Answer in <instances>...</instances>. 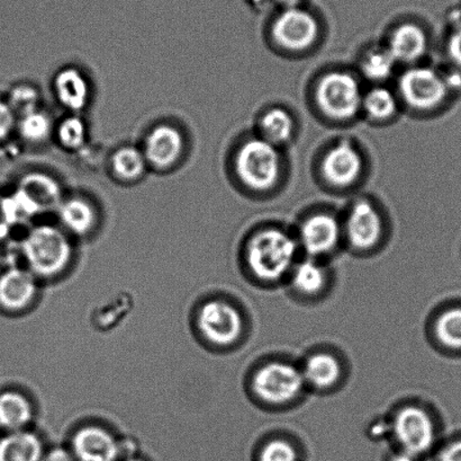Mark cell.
Listing matches in <instances>:
<instances>
[{
    "label": "cell",
    "instance_id": "obj_1",
    "mask_svg": "<svg viewBox=\"0 0 461 461\" xmlns=\"http://www.w3.org/2000/svg\"><path fill=\"white\" fill-rule=\"evenodd\" d=\"M233 170L244 188L255 192L269 191L282 178L283 156L278 147L256 134L239 144Z\"/></svg>",
    "mask_w": 461,
    "mask_h": 461
},
{
    "label": "cell",
    "instance_id": "obj_2",
    "mask_svg": "<svg viewBox=\"0 0 461 461\" xmlns=\"http://www.w3.org/2000/svg\"><path fill=\"white\" fill-rule=\"evenodd\" d=\"M297 242L278 228H267L257 233L247 246V262L255 277L274 282L293 269Z\"/></svg>",
    "mask_w": 461,
    "mask_h": 461
},
{
    "label": "cell",
    "instance_id": "obj_3",
    "mask_svg": "<svg viewBox=\"0 0 461 461\" xmlns=\"http://www.w3.org/2000/svg\"><path fill=\"white\" fill-rule=\"evenodd\" d=\"M22 252L35 274L53 277L70 263L72 244L60 226L38 224L23 239Z\"/></svg>",
    "mask_w": 461,
    "mask_h": 461
},
{
    "label": "cell",
    "instance_id": "obj_4",
    "mask_svg": "<svg viewBox=\"0 0 461 461\" xmlns=\"http://www.w3.org/2000/svg\"><path fill=\"white\" fill-rule=\"evenodd\" d=\"M364 93L359 80L351 72L329 71L316 84V106L330 120L350 121L361 113Z\"/></svg>",
    "mask_w": 461,
    "mask_h": 461
},
{
    "label": "cell",
    "instance_id": "obj_5",
    "mask_svg": "<svg viewBox=\"0 0 461 461\" xmlns=\"http://www.w3.org/2000/svg\"><path fill=\"white\" fill-rule=\"evenodd\" d=\"M397 97L418 112L435 110L450 94L444 74L427 66H411L400 76Z\"/></svg>",
    "mask_w": 461,
    "mask_h": 461
},
{
    "label": "cell",
    "instance_id": "obj_6",
    "mask_svg": "<svg viewBox=\"0 0 461 461\" xmlns=\"http://www.w3.org/2000/svg\"><path fill=\"white\" fill-rule=\"evenodd\" d=\"M149 169L169 173L182 164L187 152V138L178 125L160 122L144 135L141 146Z\"/></svg>",
    "mask_w": 461,
    "mask_h": 461
},
{
    "label": "cell",
    "instance_id": "obj_7",
    "mask_svg": "<svg viewBox=\"0 0 461 461\" xmlns=\"http://www.w3.org/2000/svg\"><path fill=\"white\" fill-rule=\"evenodd\" d=\"M306 385L302 370L293 364L273 363L258 370L253 377L255 394L265 403L287 404L302 394Z\"/></svg>",
    "mask_w": 461,
    "mask_h": 461
},
{
    "label": "cell",
    "instance_id": "obj_8",
    "mask_svg": "<svg viewBox=\"0 0 461 461\" xmlns=\"http://www.w3.org/2000/svg\"><path fill=\"white\" fill-rule=\"evenodd\" d=\"M404 453L421 458L436 444V428L430 415L417 406H408L396 414L391 428Z\"/></svg>",
    "mask_w": 461,
    "mask_h": 461
},
{
    "label": "cell",
    "instance_id": "obj_9",
    "mask_svg": "<svg viewBox=\"0 0 461 461\" xmlns=\"http://www.w3.org/2000/svg\"><path fill=\"white\" fill-rule=\"evenodd\" d=\"M318 21L300 7L283 9L271 26V38L278 47L291 53H303L318 41Z\"/></svg>",
    "mask_w": 461,
    "mask_h": 461
},
{
    "label": "cell",
    "instance_id": "obj_10",
    "mask_svg": "<svg viewBox=\"0 0 461 461\" xmlns=\"http://www.w3.org/2000/svg\"><path fill=\"white\" fill-rule=\"evenodd\" d=\"M343 237L356 251L373 250L381 242L384 224L381 214L372 202L356 201L342 221Z\"/></svg>",
    "mask_w": 461,
    "mask_h": 461
},
{
    "label": "cell",
    "instance_id": "obj_11",
    "mask_svg": "<svg viewBox=\"0 0 461 461\" xmlns=\"http://www.w3.org/2000/svg\"><path fill=\"white\" fill-rule=\"evenodd\" d=\"M320 171L330 187L338 189H349L358 182L363 174V156L354 144L341 140L324 153Z\"/></svg>",
    "mask_w": 461,
    "mask_h": 461
},
{
    "label": "cell",
    "instance_id": "obj_12",
    "mask_svg": "<svg viewBox=\"0 0 461 461\" xmlns=\"http://www.w3.org/2000/svg\"><path fill=\"white\" fill-rule=\"evenodd\" d=\"M342 238V223L331 212L319 211L306 217L298 232V243L311 257L330 254Z\"/></svg>",
    "mask_w": 461,
    "mask_h": 461
},
{
    "label": "cell",
    "instance_id": "obj_13",
    "mask_svg": "<svg viewBox=\"0 0 461 461\" xmlns=\"http://www.w3.org/2000/svg\"><path fill=\"white\" fill-rule=\"evenodd\" d=\"M198 327L207 340L218 346L237 342L243 331V320L237 309L224 301H210L198 316Z\"/></svg>",
    "mask_w": 461,
    "mask_h": 461
},
{
    "label": "cell",
    "instance_id": "obj_14",
    "mask_svg": "<svg viewBox=\"0 0 461 461\" xmlns=\"http://www.w3.org/2000/svg\"><path fill=\"white\" fill-rule=\"evenodd\" d=\"M52 93L59 106L67 113L83 115L92 99V86L79 68L67 66L53 76Z\"/></svg>",
    "mask_w": 461,
    "mask_h": 461
},
{
    "label": "cell",
    "instance_id": "obj_15",
    "mask_svg": "<svg viewBox=\"0 0 461 461\" xmlns=\"http://www.w3.org/2000/svg\"><path fill=\"white\" fill-rule=\"evenodd\" d=\"M59 226L67 234L87 236L99 224L97 203L81 193L66 194L56 209Z\"/></svg>",
    "mask_w": 461,
    "mask_h": 461
},
{
    "label": "cell",
    "instance_id": "obj_16",
    "mask_svg": "<svg viewBox=\"0 0 461 461\" xmlns=\"http://www.w3.org/2000/svg\"><path fill=\"white\" fill-rule=\"evenodd\" d=\"M15 189L29 198L42 215L50 210L56 211L66 196L60 180L45 171H27L18 180Z\"/></svg>",
    "mask_w": 461,
    "mask_h": 461
},
{
    "label": "cell",
    "instance_id": "obj_17",
    "mask_svg": "<svg viewBox=\"0 0 461 461\" xmlns=\"http://www.w3.org/2000/svg\"><path fill=\"white\" fill-rule=\"evenodd\" d=\"M397 65L414 66L426 56L428 36L421 26L403 23L392 31L385 44Z\"/></svg>",
    "mask_w": 461,
    "mask_h": 461
},
{
    "label": "cell",
    "instance_id": "obj_18",
    "mask_svg": "<svg viewBox=\"0 0 461 461\" xmlns=\"http://www.w3.org/2000/svg\"><path fill=\"white\" fill-rule=\"evenodd\" d=\"M72 445L80 461H115L119 456L115 438L98 427L81 429L77 432Z\"/></svg>",
    "mask_w": 461,
    "mask_h": 461
},
{
    "label": "cell",
    "instance_id": "obj_19",
    "mask_svg": "<svg viewBox=\"0 0 461 461\" xmlns=\"http://www.w3.org/2000/svg\"><path fill=\"white\" fill-rule=\"evenodd\" d=\"M108 171L121 184L133 185L146 178L149 169L141 147L135 144H122L108 157Z\"/></svg>",
    "mask_w": 461,
    "mask_h": 461
},
{
    "label": "cell",
    "instance_id": "obj_20",
    "mask_svg": "<svg viewBox=\"0 0 461 461\" xmlns=\"http://www.w3.org/2000/svg\"><path fill=\"white\" fill-rule=\"evenodd\" d=\"M38 291L33 274L22 269H9L0 275V304L5 309H25Z\"/></svg>",
    "mask_w": 461,
    "mask_h": 461
},
{
    "label": "cell",
    "instance_id": "obj_21",
    "mask_svg": "<svg viewBox=\"0 0 461 461\" xmlns=\"http://www.w3.org/2000/svg\"><path fill=\"white\" fill-rule=\"evenodd\" d=\"M295 129V120L284 107L268 108L258 120V135L278 148L291 142Z\"/></svg>",
    "mask_w": 461,
    "mask_h": 461
},
{
    "label": "cell",
    "instance_id": "obj_22",
    "mask_svg": "<svg viewBox=\"0 0 461 461\" xmlns=\"http://www.w3.org/2000/svg\"><path fill=\"white\" fill-rule=\"evenodd\" d=\"M56 120L44 108L17 117L16 134L23 143L32 147L53 142Z\"/></svg>",
    "mask_w": 461,
    "mask_h": 461
},
{
    "label": "cell",
    "instance_id": "obj_23",
    "mask_svg": "<svg viewBox=\"0 0 461 461\" xmlns=\"http://www.w3.org/2000/svg\"><path fill=\"white\" fill-rule=\"evenodd\" d=\"M53 142L63 152L80 153L89 143V126L83 115H67L56 121Z\"/></svg>",
    "mask_w": 461,
    "mask_h": 461
},
{
    "label": "cell",
    "instance_id": "obj_24",
    "mask_svg": "<svg viewBox=\"0 0 461 461\" xmlns=\"http://www.w3.org/2000/svg\"><path fill=\"white\" fill-rule=\"evenodd\" d=\"M43 447L32 432L13 431L0 440V461H41Z\"/></svg>",
    "mask_w": 461,
    "mask_h": 461
},
{
    "label": "cell",
    "instance_id": "obj_25",
    "mask_svg": "<svg viewBox=\"0 0 461 461\" xmlns=\"http://www.w3.org/2000/svg\"><path fill=\"white\" fill-rule=\"evenodd\" d=\"M302 373L305 383L318 390H329L340 381L342 369L340 363L333 355L316 354L306 361Z\"/></svg>",
    "mask_w": 461,
    "mask_h": 461
},
{
    "label": "cell",
    "instance_id": "obj_26",
    "mask_svg": "<svg viewBox=\"0 0 461 461\" xmlns=\"http://www.w3.org/2000/svg\"><path fill=\"white\" fill-rule=\"evenodd\" d=\"M399 111V97L385 86L376 85L364 93L361 113L370 120L384 122L392 119Z\"/></svg>",
    "mask_w": 461,
    "mask_h": 461
},
{
    "label": "cell",
    "instance_id": "obj_27",
    "mask_svg": "<svg viewBox=\"0 0 461 461\" xmlns=\"http://www.w3.org/2000/svg\"><path fill=\"white\" fill-rule=\"evenodd\" d=\"M397 66L386 45H375L366 50L360 58L361 75L373 83H383L394 74Z\"/></svg>",
    "mask_w": 461,
    "mask_h": 461
},
{
    "label": "cell",
    "instance_id": "obj_28",
    "mask_svg": "<svg viewBox=\"0 0 461 461\" xmlns=\"http://www.w3.org/2000/svg\"><path fill=\"white\" fill-rule=\"evenodd\" d=\"M33 415L30 401L18 392H7L0 395V426L12 431H20L30 423Z\"/></svg>",
    "mask_w": 461,
    "mask_h": 461
},
{
    "label": "cell",
    "instance_id": "obj_29",
    "mask_svg": "<svg viewBox=\"0 0 461 461\" xmlns=\"http://www.w3.org/2000/svg\"><path fill=\"white\" fill-rule=\"evenodd\" d=\"M292 283L301 295L316 296L323 291L327 284V273L315 261H303L294 268Z\"/></svg>",
    "mask_w": 461,
    "mask_h": 461
},
{
    "label": "cell",
    "instance_id": "obj_30",
    "mask_svg": "<svg viewBox=\"0 0 461 461\" xmlns=\"http://www.w3.org/2000/svg\"><path fill=\"white\" fill-rule=\"evenodd\" d=\"M6 102L17 117L42 108L43 97L38 86L32 83L16 84L9 90Z\"/></svg>",
    "mask_w": 461,
    "mask_h": 461
},
{
    "label": "cell",
    "instance_id": "obj_31",
    "mask_svg": "<svg viewBox=\"0 0 461 461\" xmlns=\"http://www.w3.org/2000/svg\"><path fill=\"white\" fill-rule=\"evenodd\" d=\"M438 341L451 350H461V309L446 310L437 319Z\"/></svg>",
    "mask_w": 461,
    "mask_h": 461
},
{
    "label": "cell",
    "instance_id": "obj_32",
    "mask_svg": "<svg viewBox=\"0 0 461 461\" xmlns=\"http://www.w3.org/2000/svg\"><path fill=\"white\" fill-rule=\"evenodd\" d=\"M259 461H298L295 448L288 441L273 440L262 448Z\"/></svg>",
    "mask_w": 461,
    "mask_h": 461
},
{
    "label": "cell",
    "instance_id": "obj_33",
    "mask_svg": "<svg viewBox=\"0 0 461 461\" xmlns=\"http://www.w3.org/2000/svg\"><path fill=\"white\" fill-rule=\"evenodd\" d=\"M20 225L9 194H0V241L8 237L13 229Z\"/></svg>",
    "mask_w": 461,
    "mask_h": 461
},
{
    "label": "cell",
    "instance_id": "obj_34",
    "mask_svg": "<svg viewBox=\"0 0 461 461\" xmlns=\"http://www.w3.org/2000/svg\"><path fill=\"white\" fill-rule=\"evenodd\" d=\"M17 116L6 99H0V144L8 142L16 134Z\"/></svg>",
    "mask_w": 461,
    "mask_h": 461
},
{
    "label": "cell",
    "instance_id": "obj_35",
    "mask_svg": "<svg viewBox=\"0 0 461 461\" xmlns=\"http://www.w3.org/2000/svg\"><path fill=\"white\" fill-rule=\"evenodd\" d=\"M447 51L454 65L461 70V24L454 27L447 44Z\"/></svg>",
    "mask_w": 461,
    "mask_h": 461
},
{
    "label": "cell",
    "instance_id": "obj_36",
    "mask_svg": "<svg viewBox=\"0 0 461 461\" xmlns=\"http://www.w3.org/2000/svg\"><path fill=\"white\" fill-rule=\"evenodd\" d=\"M439 461H461V439L445 447L439 455Z\"/></svg>",
    "mask_w": 461,
    "mask_h": 461
},
{
    "label": "cell",
    "instance_id": "obj_37",
    "mask_svg": "<svg viewBox=\"0 0 461 461\" xmlns=\"http://www.w3.org/2000/svg\"><path fill=\"white\" fill-rule=\"evenodd\" d=\"M43 461H75L71 454L68 453L65 449H53L45 456Z\"/></svg>",
    "mask_w": 461,
    "mask_h": 461
},
{
    "label": "cell",
    "instance_id": "obj_38",
    "mask_svg": "<svg viewBox=\"0 0 461 461\" xmlns=\"http://www.w3.org/2000/svg\"><path fill=\"white\" fill-rule=\"evenodd\" d=\"M390 461H420L419 458L414 457V456L410 455L408 453H404V451H397L396 454L393 455L390 458Z\"/></svg>",
    "mask_w": 461,
    "mask_h": 461
},
{
    "label": "cell",
    "instance_id": "obj_39",
    "mask_svg": "<svg viewBox=\"0 0 461 461\" xmlns=\"http://www.w3.org/2000/svg\"><path fill=\"white\" fill-rule=\"evenodd\" d=\"M283 9L296 8L300 6L303 0H276Z\"/></svg>",
    "mask_w": 461,
    "mask_h": 461
},
{
    "label": "cell",
    "instance_id": "obj_40",
    "mask_svg": "<svg viewBox=\"0 0 461 461\" xmlns=\"http://www.w3.org/2000/svg\"><path fill=\"white\" fill-rule=\"evenodd\" d=\"M125 461H142V460L133 458V459H128V460H125Z\"/></svg>",
    "mask_w": 461,
    "mask_h": 461
}]
</instances>
